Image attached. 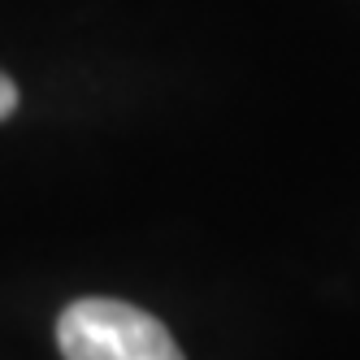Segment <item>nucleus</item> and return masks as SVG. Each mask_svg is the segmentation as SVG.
I'll list each match as a JSON object with an SVG mask.
<instances>
[{"mask_svg":"<svg viewBox=\"0 0 360 360\" xmlns=\"http://www.w3.org/2000/svg\"><path fill=\"white\" fill-rule=\"evenodd\" d=\"M57 347L65 360H183V347L152 313L100 295L61 313Z\"/></svg>","mask_w":360,"mask_h":360,"instance_id":"obj_1","label":"nucleus"},{"mask_svg":"<svg viewBox=\"0 0 360 360\" xmlns=\"http://www.w3.org/2000/svg\"><path fill=\"white\" fill-rule=\"evenodd\" d=\"M13 109H18V87H13V79L0 74V122H5Z\"/></svg>","mask_w":360,"mask_h":360,"instance_id":"obj_2","label":"nucleus"}]
</instances>
